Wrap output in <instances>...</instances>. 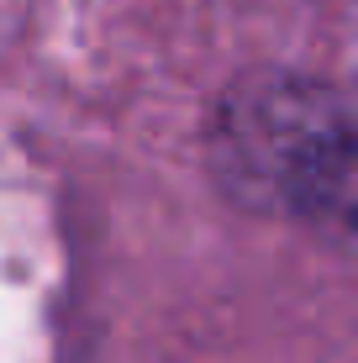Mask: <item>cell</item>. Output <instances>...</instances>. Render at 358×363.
Returning <instances> with one entry per match:
<instances>
[{
    "label": "cell",
    "mask_w": 358,
    "mask_h": 363,
    "mask_svg": "<svg viewBox=\"0 0 358 363\" xmlns=\"http://www.w3.org/2000/svg\"><path fill=\"white\" fill-rule=\"evenodd\" d=\"M216 164L253 206H295L306 216L348 206V111L327 84L264 74L237 84L216 121Z\"/></svg>",
    "instance_id": "6da1fadb"
}]
</instances>
